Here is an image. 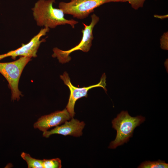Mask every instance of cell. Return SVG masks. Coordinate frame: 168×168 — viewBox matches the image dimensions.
<instances>
[{
    "label": "cell",
    "mask_w": 168,
    "mask_h": 168,
    "mask_svg": "<svg viewBox=\"0 0 168 168\" xmlns=\"http://www.w3.org/2000/svg\"><path fill=\"white\" fill-rule=\"evenodd\" d=\"M55 2V0H39L36 2L32 10L37 25L53 29L58 26L68 24L74 28L78 22L65 18L62 10L53 7Z\"/></svg>",
    "instance_id": "6da1fadb"
},
{
    "label": "cell",
    "mask_w": 168,
    "mask_h": 168,
    "mask_svg": "<svg viewBox=\"0 0 168 168\" xmlns=\"http://www.w3.org/2000/svg\"><path fill=\"white\" fill-rule=\"evenodd\" d=\"M145 117L141 115L133 117L127 111H122L112 121V128L116 130L114 140L112 141L108 148L114 149L129 141L133 136L135 128L145 121Z\"/></svg>",
    "instance_id": "7a4b0ae2"
},
{
    "label": "cell",
    "mask_w": 168,
    "mask_h": 168,
    "mask_svg": "<svg viewBox=\"0 0 168 168\" xmlns=\"http://www.w3.org/2000/svg\"><path fill=\"white\" fill-rule=\"evenodd\" d=\"M31 60V58L20 56L18 59L12 62L0 63V73L8 83L13 100H18L22 96L18 88L19 81L24 68Z\"/></svg>",
    "instance_id": "3957f363"
},
{
    "label": "cell",
    "mask_w": 168,
    "mask_h": 168,
    "mask_svg": "<svg viewBox=\"0 0 168 168\" xmlns=\"http://www.w3.org/2000/svg\"><path fill=\"white\" fill-rule=\"evenodd\" d=\"M91 21L89 25L82 23L84 28L81 31L82 36L80 43L73 48L67 50H63L57 47L54 48L53 50L52 57L57 58L60 63H64L70 61L71 58L70 54L73 52L80 50L87 52L90 50L94 38L93 29L100 19L99 17L95 14L91 15Z\"/></svg>",
    "instance_id": "277c9868"
},
{
    "label": "cell",
    "mask_w": 168,
    "mask_h": 168,
    "mask_svg": "<svg viewBox=\"0 0 168 168\" xmlns=\"http://www.w3.org/2000/svg\"><path fill=\"white\" fill-rule=\"evenodd\" d=\"M110 2H124L121 0H70L68 2H61L58 7L64 14L72 15L80 19L86 18L96 8Z\"/></svg>",
    "instance_id": "5b68a950"
},
{
    "label": "cell",
    "mask_w": 168,
    "mask_h": 168,
    "mask_svg": "<svg viewBox=\"0 0 168 168\" xmlns=\"http://www.w3.org/2000/svg\"><path fill=\"white\" fill-rule=\"evenodd\" d=\"M61 79L64 84L69 88L70 91V95L66 109L70 114L72 118L74 116V106L75 103L78 99L83 97H87L88 91L91 89L97 87H102L106 92V76L104 73L102 75L100 82L97 84L91 85L88 87H77L72 84L68 74L66 72L60 76Z\"/></svg>",
    "instance_id": "8992f818"
},
{
    "label": "cell",
    "mask_w": 168,
    "mask_h": 168,
    "mask_svg": "<svg viewBox=\"0 0 168 168\" xmlns=\"http://www.w3.org/2000/svg\"><path fill=\"white\" fill-rule=\"evenodd\" d=\"M49 30V28H42L38 34L33 37L28 43L22 44L20 48L0 55V60L8 57H11L13 59H15L18 56L31 58L36 57L37 53L40 44L46 41L45 39L40 40V39L42 36L45 35Z\"/></svg>",
    "instance_id": "52a82bcc"
},
{
    "label": "cell",
    "mask_w": 168,
    "mask_h": 168,
    "mask_svg": "<svg viewBox=\"0 0 168 168\" xmlns=\"http://www.w3.org/2000/svg\"><path fill=\"white\" fill-rule=\"evenodd\" d=\"M71 115L65 108L61 111H57L40 117L34 124V128L44 132L50 128L56 127L69 120Z\"/></svg>",
    "instance_id": "ba28073f"
},
{
    "label": "cell",
    "mask_w": 168,
    "mask_h": 168,
    "mask_svg": "<svg viewBox=\"0 0 168 168\" xmlns=\"http://www.w3.org/2000/svg\"><path fill=\"white\" fill-rule=\"evenodd\" d=\"M63 124L50 131L43 132V136L48 138L54 134H59L65 136L70 135L75 137H80L82 135V130L85 125L84 122L72 118L71 120L67 121Z\"/></svg>",
    "instance_id": "9c48e42d"
},
{
    "label": "cell",
    "mask_w": 168,
    "mask_h": 168,
    "mask_svg": "<svg viewBox=\"0 0 168 168\" xmlns=\"http://www.w3.org/2000/svg\"><path fill=\"white\" fill-rule=\"evenodd\" d=\"M21 156L27 163L28 168H43L42 160L33 158L24 152H22Z\"/></svg>",
    "instance_id": "30bf717a"
},
{
    "label": "cell",
    "mask_w": 168,
    "mask_h": 168,
    "mask_svg": "<svg viewBox=\"0 0 168 168\" xmlns=\"http://www.w3.org/2000/svg\"><path fill=\"white\" fill-rule=\"evenodd\" d=\"M139 168H167L168 164L164 161L159 160L158 161H146L142 162L138 167Z\"/></svg>",
    "instance_id": "8fae6325"
},
{
    "label": "cell",
    "mask_w": 168,
    "mask_h": 168,
    "mask_svg": "<svg viewBox=\"0 0 168 168\" xmlns=\"http://www.w3.org/2000/svg\"><path fill=\"white\" fill-rule=\"evenodd\" d=\"M42 160L43 166L44 168H61L62 167L61 161L59 158L44 159Z\"/></svg>",
    "instance_id": "7c38bea8"
},
{
    "label": "cell",
    "mask_w": 168,
    "mask_h": 168,
    "mask_svg": "<svg viewBox=\"0 0 168 168\" xmlns=\"http://www.w3.org/2000/svg\"><path fill=\"white\" fill-rule=\"evenodd\" d=\"M124 2H128L131 5L132 7L137 10L143 7L146 0H121Z\"/></svg>",
    "instance_id": "4fadbf2b"
},
{
    "label": "cell",
    "mask_w": 168,
    "mask_h": 168,
    "mask_svg": "<svg viewBox=\"0 0 168 168\" xmlns=\"http://www.w3.org/2000/svg\"><path fill=\"white\" fill-rule=\"evenodd\" d=\"M168 31L164 33L160 39L161 47V49L168 50Z\"/></svg>",
    "instance_id": "5bb4252c"
},
{
    "label": "cell",
    "mask_w": 168,
    "mask_h": 168,
    "mask_svg": "<svg viewBox=\"0 0 168 168\" xmlns=\"http://www.w3.org/2000/svg\"><path fill=\"white\" fill-rule=\"evenodd\" d=\"M167 16L166 15L165 16H158V15H155V17H157L158 18H160L161 19H162L165 18H166L167 17Z\"/></svg>",
    "instance_id": "9a60e30c"
}]
</instances>
